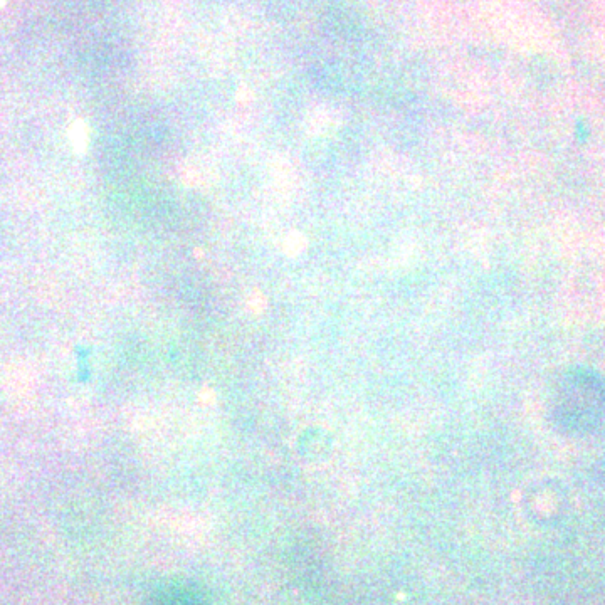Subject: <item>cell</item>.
Listing matches in <instances>:
<instances>
[{"instance_id":"cell-1","label":"cell","mask_w":605,"mask_h":605,"mask_svg":"<svg viewBox=\"0 0 605 605\" xmlns=\"http://www.w3.org/2000/svg\"><path fill=\"white\" fill-rule=\"evenodd\" d=\"M69 143L73 147L76 155H85L90 147V127L85 120H76L71 123V127L68 130Z\"/></svg>"},{"instance_id":"cell-2","label":"cell","mask_w":605,"mask_h":605,"mask_svg":"<svg viewBox=\"0 0 605 605\" xmlns=\"http://www.w3.org/2000/svg\"><path fill=\"white\" fill-rule=\"evenodd\" d=\"M4 2H6V0H0V6H4Z\"/></svg>"}]
</instances>
